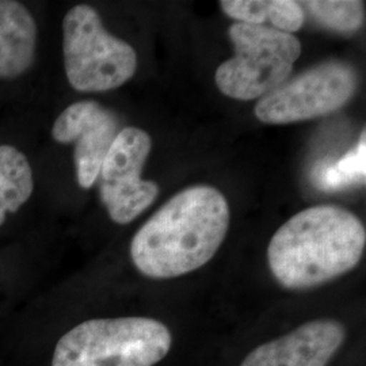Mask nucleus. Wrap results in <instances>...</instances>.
<instances>
[{
	"label": "nucleus",
	"mask_w": 366,
	"mask_h": 366,
	"mask_svg": "<svg viewBox=\"0 0 366 366\" xmlns=\"http://www.w3.org/2000/svg\"><path fill=\"white\" fill-rule=\"evenodd\" d=\"M322 26L340 34H354L365 22V3L358 0H314L305 3Z\"/></svg>",
	"instance_id": "nucleus-13"
},
{
	"label": "nucleus",
	"mask_w": 366,
	"mask_h": 366,
	"mask_svg": "<svg viewBox=\"0 0 366 366\" xmlns=\"http://www.w3.org/2000/svg\"><path fill=\"white\" fill-rule=\"evenodd\" d=\"M228 33L235 56L217 68L216 84L232 99L252 101L273 92L300 57V41L274 27L236 22Z\"/></svg>",
	"instance_id": "nucleus-5"
},
{
	"label": "nucleus",
	"mask_w": 366,
	"mask_h": 366,
	"mask_svg": "<svg viewBox=\"0 0 366 366\" xmlns=\"http://www.w3.org/2000/svg\"><path fill=\"white\" fill-rule=\"evenodd\" d=\"M358 89V75L345 61H325L285 80L262 97L255 117L264 124H292L322 117L346 105Z\"/></svg>",
	"instance_id": "nucleus-6"
},
{
	"label": "nucleus",
	"mask_w": 366,
	"mask_h": 366,
	"mask_svg": "<svg viewBox=\"0 0 366 366\" xmlns=\"http://www.w3.org/2000/svg\"><path fill=\"white\" fill-rule=\"evenodd\" d=\"M365 244V225L354 213L335 205H317L280 227L269 243L267 261L281 287L316 288L353 270L362 259Z\"/></svg>",
	"instance_id": "nucleus-2"
},
{
	"label": "nucleus",
	"mask_w": 366,
	"mask_h": 366,
	"mask_svg": "<svg viewBox=\"0 0 366 366\" xmlns=\"http://www.w3.org/2000/svg\"><path fill=\"white\" fill-rule=\"evenodd\" d=\"M34 190L31 166L14 145H0V227L9 213L21 209Z\"/></svg>",
	"instance_id": "nucleus-12"
},
{
	"label": "nucleus",
	"mask_w": 366,
	"mask_h": 366,
	"mask_svg": "<svg viewBox=\"0 0 366 366\" xmlns=\"http://www.w3.org/2000/svg\"><path fill=\"white\" fill-rule=\"evenodd\" d=\"M171 345L170 330L155 319H92L60 338L52 366H154Z\"/></svg>",
	"instance_id": "nucleus-3"
},
{
	"label": "nucleus",
	"mask_w": 366,
	"mask_h": 366,
	"mask_svg": "<svg viewBox=\"0 0 366 366\" xmlns=\"http://www.w3.org/2000/svg\"><path fill=\"white\" fill-rule=\"evenodd\" d=\"M222 11L240 24L263 26L270 22L284 33L300 30L305 14L300 3L293 0H222Z\"/></svg>",
	"instance_id": "nucleus-11"
},
{
	"label": "nucleus",
	"mask_w": 366,
	"mask_h": 366,
	"mask_svg": "<svg viewBox=\"0 0 366 366\" xmlns=\"http://www.w3.org/2000/svg\"><path fill=\"white\" fill-rule=\"evenodd\" d=\"M151 149V136L128 127L119 131L106 155L98 175L99 193L110 219L117 224L133 222L159 194L157 183L142 179Z\"/></svg>",
	"instance_id": "nucleus-7"
},
{
	"label": "nucleus",
	"mask_w": 366,
	"mask_h": 366,
	"mask_svg": "<svg viewBox=\"0 0 366 366\" xmlns=\"http://www.w3.org/2000/svg\"><path fill=\"white\" fill-rule=\"evenodd\" d=\"M345 338L346 330L338 320H312L258 346L240 366H327Z\"/></svg>",
	"instance_id": "nucleus-9"
},
{
	"label": "nucleus",
	"mask_w": 366,
	"mask_h": 366,
	"mask_svg": "<svg viewBox=\"0 0 366 366\" xmlns=\"http://www.w3.org/2000/svg\"><path fill=\"white\" fill-rule=\"evenodd\" d=\"M118 133L119 121L116 113L95 101H80L68 106L52 127L53 140L60 144L75 143L76 178L83 189H90L98 179Z\"/></svg>",
	"instance_id": "nucleus-8"
},
{
	"label": "nucleus",
	"mask_w": 366,
	"mask_h": 366,
	"mask_svg": "<svg viewBox=\"0 0 366 366\" xmlns=\"http://www.w3.org/2000/svg\"><path fill=\"white\" fill-rule=\"evenodd\" d=\"M37 25L26 7L14 0H0V79L25 74L34 63Z\"/></svg>",
	"instance_id": "nucleus-10"
},
{
	"label": "nucleus",
	"mask_w": 366,
	"mask_h": 366,
	"mask_svg": "<svg viewBox=\"0 0 366 366\" xmlns=\"http://www.w3.org/2000/svg\"><path fill=\"white\" fill-rule=\"evenodd\" d=\"M365 131L355 149L347 152L334 164L315 171L314 182L326 192H337L352 184L365 182Z\"/></svg>",
	"instance_id": "nucleus-14"
},
{
	"label": "nucleus",
	"mask_w": 366,
	"mask_h": 366,
	"mask_svg": "<svg viewBox=\"0 0 366 366\" xmlns=\"http://www.w3.org/2000/svg\"><path fill=\"white\" fill-rule=\"evenodd\" d=\"M229 228V205L212 186H192L170 198L131 243L136 269L154 280L192 273L216 255Z\"/></svg>",
	"instance_id": "nucleus-1"
},
{
	"label": "nucleus",
	"mask_w": 366,
	"mask_h": 366,
	"mask_svg": "<svg viewBox=\"0 0 366 366\" xmlns=\"http://www.w3.org/2000/svg\"><path fill=\"white\" fill-rule=\"evenodd\" d=\"M64 68L71 87L80 92H110L137 69V54L128 42L106 30L98 11L72 7L63 21Z\"/></svg>",
	"instance_id": "nucleus-4"
}]
</instances>
